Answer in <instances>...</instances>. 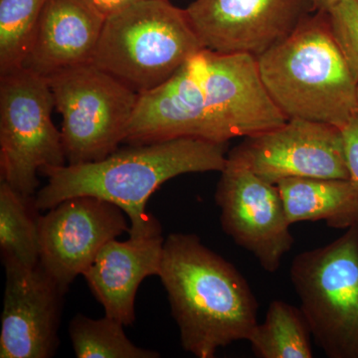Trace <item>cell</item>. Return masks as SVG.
<instances>
[{
	"label": "cell",
	"instance_id": "6da1fadb",
	"mask_svg": "<svg viewBox=\"0 0 358 358\" xmlns=\"http://www.w3.org/2000/svg\"><path fill=\"white\" fill-rule=\"evenodd\" d=\"M228 143L181 138L117 150L95 162L46 167L48 178L34 199L39 211H47L75 196H94L112 202L131 221L129 238L162 234V225L147 211L148 199L157 189L181 174L223 171Z\"/></svg>",
	"mask_w": 358,
	"mask_h": 358
},
{
	"label": "cell",
	"instance_id": "7a4b0ae2",
	"mask_svg": "<svg viewBox=\"0 0 358 358\" xmlns=\"http://www.w3.org/2000/svg\"><path fill=\"white\" fill-rule=\"evenodd\" d=\"M159 277L185 352L213 358L219 348L248 341L258 324L255 294L237 268L197 235L166 237Z\"/></svg>",
	"mask_w": 358,
	"mask_h": 358
},
{
	"label": "cell",
	"instance_id": "3957f363",
	"mask_svg": "<svg viewBox=\"0 0 358 358\" xmlns=\"http://www.w3.org/2000/svg\"><path fill=\"white\" fill-rule=\"evenodd\" d=\"M257 62L268 93L287 119L341 129L357 114L358 80L331 34L327 13L308 16Z\"/></svg>",
	"mask_w": 358,
	"mask_h": 358
},
{
	"label": "cell",
	"instance_id": "277c9868",
	"mask_svg": "<svg viewBox=\"0 0 358 358\" xmlns=\"http://www.w3.org/2000/svg\"><path fill=\"white\" fill-rule=\"evenodd\" d=\"M202 49L185 9L169 0H138L107 15L93 63L143 94Z\"/></svg>",
	"mask_w": 358,
	"mask_h": 358
},
{
	"label": "cell",
	"instance_id": "5b68a950",
	"mask_svg": "<svg viewBox=\"0 0 358 358\" xmlns=\"http://www.w3.org/2000/svg\"><path fill=\"white\" fill-rule=\"evenodd\" d=\"M289 278L320 350L329 358H358V224L294 257Z\"/></svg>",
	"mask_w": 358,
	"mask_h": 358
},
{
	"label": "cell",
	"instance_id": "8992f818",
	"mask_svg": "<svg viewBox=\"0 0 358 358\" xmlns=\"http://www.w3.org/2000/svg\"><path fill=\"white\" fill-rule=\"evenodd\" d=\"M63 117L67 164L99 162L126 140L138 94L94 63L46 78Z\"/></svg>",
	"mask_w": 358,
	"mask_h": 358
},
{
	"label": "cell",
	"instance_id": "52a82bcc",
	"mask_svg": "<svg viewBox=\"0 0 358 358\" xmlns=\"http://www.w3.org/2000/svg\"><path fill=\"white\" fill-rule=\"evenodd\" d=\"M55 108L46 78L20 68L0 75L1 180L32 197L37 173L67 164L62 134L52 121Z\"/></svg>",
	"mask_w": 358,
	"mask_h": 358
},
{
	"label": "cell",
	"instance_id": "ba28073f",
	"mask_svg": "<svg viewBox=\"0 0 358 358\" xmlns=\"http://www.w3.org/2000/svg\"><path fill=\"white\" fill-rule=\"evenodd\" d=\"M220 173L215 201L224 232L264 270L277 272L294 243L279 188L228 157Z\"/></svg>",
	"mask_w": 358,
	"mask_h": 358
},
{
	"label": "cell",
	"instance_id": "9c48e42d",
	"mask_svg": "<svg viewBox=\"0 0 358 358\" xmlns=\"http://www.w3.org/2000/svg\"><path fill=\"white\" fill-rule=\"evenodd\" d=\"M117 205L94 196L71 197L39 218L40 267L66 294L110 240L129 226Z\"/></svg>",
	"mask_w": 358,
	"mask_h": 358
},
{
	"label": "cell",
	"instance_id": "30bf717a",
	"mask_svg": "<svg viewBox=\"0 0 358 358\" xmlns=\"http://www.w3.org/2000/svg\"><path fill=\"white\" fill-rule=\"evenodd\" d=\"M227 157L274 185L291 178L350 179L341 129L308 120L289 119L245 138Z\"/></svg>",
	"mask_w": 358,
	"mask_h": 358
},
{
	"label": "cell",
	"instance_id": "8fae6325",
	"mask_svg": "<svg viewBox=\"0 0 358 358\" xmlns=\"http://www.w3.org/2000/svg\"><path fill=\"white\" fill-rule=\"evenodd\" d=\"M204 49L258 57L289 37L313 0H194L185 9Z\"/></svg>",
	"mask_w": 358,
	"mask_h": 358
},
{
	"label": "cell",
	"instance_id": "7c38bea8",
	"mask_svg": "<svg viewBox=\"0 0 358 358\" xmlns=\"http://www.w3.org/2000/svg\"><path fill=\"white\" fill-rule=\"evenodd\" d=\"M207 110L228 141L279 128L288 119L275 105L259 71L246 53H199Z\"/></svg>",
	"mask_w": 358,
	"mask_h": 358
},
{
	"label": "cell",
	"instance_id": "4fadbf2b",
	"mask_svg": "<svg viewBox=\"0 0 358 358\" xmlns=\"http://www.w3.org/2000/svg\"><path fill=\"white\" fill-rule=\"evenodd\" d=\"M0 357L49 358L57 352L65 293L40 265L3 262Z\"/></svg>",
	"mask_w": 358,
	"mask_h": 358
},
{
	"label": "cell",
	"instance_id": "5bb4252c",
	"mask_svg": "<svg viewBox=\"0 0 358 358\" xmlns=\"http://www.w3.org/2000/svg\"><path fill=\"white\" fill-rule=\"evenodd\" d=\"M181 138L218 143L229 141L205 105L199 53L164 84L138 94L124 141L143 145Z\"/></svg>",
	"mask_w": 358,
	"mask_h": 358
},
{
	"label": "cell",
	"instance_id": "9a60e30c",
	"mask_svg": "<svg viewBox=\"0 0 358 358\" xmlns=\"http://www.w3.org/2000/svg\"><path fill=\"white\" fill-rule=\"evenodd\" d=\"M106 17L91 0H47L22 68L48 78L93 63Z\"/></svg>",
	"mask_w": 358,
	"mask_h": 358
},
{
	"label": "cell",
	"instance_id": "2e32d148",
	"mask_svg": "<svg viewBox=\"0 0 358 358\" xmlns=\"http://www.w3.org/2000/svg\"><path fill=\"white\" fill-rule=\"evenodd\" d=\"M164 241L162 234L113 239L100 250L83 275L106 315L124 327L134 324L136 292L145 278L159 275Z\"/></svg>",
	"mask_w": 358,
	"mask_h": 358
},
{
	"label": "cell",
	"instance_id": "e0dca14e",
	"mask_svg": "<svg viewBox=\"0 0 358 358\" xmlns=\"http://www.w3.org/2000/svg\"><path fill=\"white\" fill-rule=\"evenodd\" d=\"M277 186L291 224L324 221L343 230L358 224V190L350 179L291 178Z\"/></svg>",
	"mask_w": 358,
	"mask_h": 358
},
{
	"label": "cell",
	"instance_id": "ac0fdd59",
	"mask_svg": "<svg viewBox=\"0 0 358 358\" xmlns=\"http://www.w3.org/2000/svg\"><path fill=\"white\" fill-rule=\"evenodd\" d=\"M38 209L32 197L0 182V249L3 262L36 267L40 260Z\"/></svg>",
	"mask_w": 358,
	"mask_h": 358
},
{
	"label": "cell",
	"instance_id": "d6986e66",
	"mask_svg": "<svg viewBox=\"0 0 358 358\" xmlns=\"http://www.w3.org/2000/svg\"><path fill=\"white\" fill-rule=\"evenodd\" d=\"M312 331L300 308L273 301L265 320L257 324L248 339L260 358H312Z\"/></svg>",
	"mask_w": 358,
	"mask_h": 358
},
{
	"label": "cell",
	"instance_id": "ffe728a7",
	"mask_svg": "<svg viewBox=\"0 0 358 358\" xmlns=\"http://www.w3.org/2000/svg\"><path fill=\"white\" fill-rule=\"evenodd\" d=\"M124 324L113 317L91 319L75 315L69 324L73 350L78 358H159L155 350H145L131 343Z\"/></svg>",
	"mask_w": 358,
	"mask_h": 358
},
{
	"label": "cell",
	"instance_id": "44dd1931",
	"mask_svg": "<svg viewBox=\"0 0 358 358\" xmlns=\"http://www.w3.org/2000/svg\"><path fill=\"white\" fill-rule=\"evenodd\" d=\"M47 0H0V75L22 68Z\"/></svg>",
	"mask_w": 358,
	"mask_h": 358
},
{
	"label": "cell",
	"instance_id": "7402d4cb",
	"mask_svg": "<svg viewBox=\"0 0 358 358\" xmlns=\"http://www.w3.org/2000/svg\"><path fill=\"white\" fill-rule=\"evenodd\" d=\"M327 14L331 34L358 80V0H345Z\"/></svg>",
	"mask_w": 358,
	"mask_h": 358
},
{
	"label": "cell",
	"instance_id": "603a6c76",
	"mask_svg": "<svg viewBox=\"0 0 358 358\" xmlns=\"http://www.w3.org/2000/svg\"><path fill=\"white\" fill-rule=\"evenodd\" d=\"M341 131L350 180L358 190V112Z\"/></svg>",
	"mask_w": 358,
	"mask_h": 358
},
{
	"label": "cell",
	"instance_id": "cb8c5ba5",
	"mask_svg": "<svg viewBox=\"0 0 358 358\" xmlns=\"http://www.w3.org/2000/svg\"><path fill=\"white\" fill-rule=\"evenodd\" d=\"M91 1L96 4L106 15H109L138 0H91Z\"/></svg>",
	"mask_w": 358,
	"mask_h": 358
},
{
	"label": "cell",
	"instance_id": "d4e9b609",
	"mask_svg": "<svg viewBox=\"0 0 358 358\" xmlns=\"http://www.w3.org/2000/svg\"><path fill=\"white\" fill-rule=\"evenodd\" d=\"M345 0H313V13H327Z\"/></svg>",
	"mask_w": 358,
	"mask_h": 358
},
{
	"label": "cell",
	"instance_id": "484cf974",
	"mask_svg": "<svg viewBox=\"0 0 358 358\" xmlns=\"http://www.w3.org/2000/svg\"><path fill=\"white\" fill-rule=\"evenodd\" d=\"M357 112H358V86H357Z\"/></svg>",
	"mask_w": 358,
	"mask_h": 358
}]
</instances>
